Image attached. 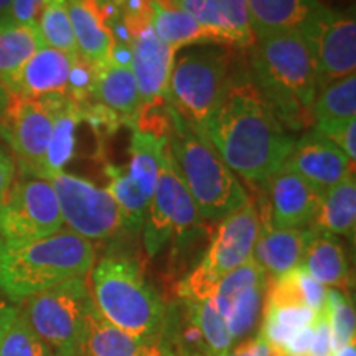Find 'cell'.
Instances as JSON below:
<instances>
[{
	"instance_id": "31",
	"label": "cell",
	"mask_w": 356,
	"mask_h": 356,
	"mask_svg": "<svg viewBox=\"0 0 356 356\" xmlns=\"http://www.w3.org/2000/svg\"><path fill=\"white\" fill-rule=\"evenodd\" d=\"M312 118L315 124H337L356 119V74L337 79L318 91Z\"/></svg>"
},
{
	"instance_id": "13",
	"label": "cell",
	"mask_w": 356,
	"mask_h": 356,
	"mask_svg": "<svg viewBox=\"0 0 356 356\" xmlns=\"http://www.w3.org/2000/svg\"><path fill=\"white\" fill-rule=\"evenodd\" d=\"M299 32L317 60L320 89L355 74L356 20L353 12H335L322 3Z\"/></svg>"
},
{
	"instance_id": "35",
	"label": "cell",
	"mask_w": 356,
	"mask_h": 356,
	"mask_svg": "<svg viewBox=\"0 0 356 356\" xmlns=\"http://www.w3.org/2000/svg\"><path fill=\"white\" fill-rule=\"evenodd\" d=\"M327 317L328 327H330L332 337V353H337L346 345L353 343L356 333V317L355 309L348 296L337 289L327 291V300L323 309Z\"/></svg>"
},
{
	"instance_id": "45",
	"label": "cell",
	"mask_w": 356,
	"mask_h": 356,
	"mask_svg": "<svg viewBox=\"0 0 356 356\" xmlns=\"http://www.w3.org/2000/svg\"><path fill=\"white\" fill-rule=\"evenodd\" d=\"M12 2L13 0H0V20L6 19L8 10H10Z\"/></svg>"
},
{
	"instance_id": "48",
	"label": "cell",
	"mask_w": 356,
	"mask_h": 356,
	"mask_svg": "<svg viewBox=\"0 0 356 356\" xmlns=\"http://www.w3.org/2000/svg\"><path fill=\"white\" fill-rule=\"evenodd\" d=\"M113 2L115 3V6H118L119 8H121L122 6H124V3H126L127 2V0H113Z\"/></svg>"
},
{
	"instance_id": "5",
	"label": "cell",
	"mask_w": 356,
	"mask_h": 356,
	"mask_svg": "<svg viewBox=\"0 0 356 356\" xmlns=\"http://www.w3.org/2000/svg\"><path fill=\"white\" fill-rule=\"evenodd\" d=\"M91 299L108 322L137 338H150L165 322L162 299L147 284L139 266L109 256L92 266Z\"/></svg>"
},
{
	"instance_id": "49",
	"label": "cell",
	"mask_w": 356,
	"mask_h": 356,
	"mask_svg": "<svg viewBox=\"0 0 356 356\" xmlns=\"http://www.w3.org/2000/svg\"><path fill=\"white\" fill-rule=\"evenodd\" d=\"M8 92H7V89L2 86V84H0V96H7Z\"/></svg>"
},
{
	"instance_id": "29",
	"label": "cell",
	"mask_w": 356,
	"mask_h": 356,
	"mask_svg": "<svg viewBox=\"0 0 356 356\" xmlns=\"http://www.w3.org/2000/svg\"><path fill=\"white\" fill-rule=\"evenodd\" d=\"M43 47L37 25L0 22V84L7 88L26 61Z\"/></svg>"
},
{
	"instance_id": "39",
	"label": "cell",
	"mask_w": 356,
	"mask_h": 356,
	"mask_svg": "<svg viewBox=\"0 0 356 356\" xmlns=\"http://www.w3.org/2000/svg\"><path fill=\"white\" fill-rule=\"evenodd\" d=\"M332 337L325 314L318 315L314 323V340L307 356H332Z\"/></svg>"
},
{
	"instance_id": "43",
	"label": "cell",
	"mask_w": 356,
	"mask_h": 356,
	"mask_svg": "<svg viewBox=\"0 0 356 356\" xmlns=\"http://www.w3.org/2000/svg\"><path fill=\"white\" fill-rule=\"evenodd\" d=\"M19 307H12V305H7L6 302L0 299V328L6 325L8 320H10L13 315H15V312Z\"/></svg>"
},
{
	"instance_id": "4",
	"label": "cell",
	"mask_w": 356,
	"mask_h": 356,
	"mask_svg": "<svg viewBox=\"0 0 356 356\" xmlns=\"http://www.w3.org/2000/svg\"><path fill=\"white\" fill-rule=\"evenodd\" d=\"M95 259L91 241L61 228L38 241L6 248L0 256V291L22 302L71 279L86 277Z\"/></svg>"
},
{
	"instance_id": "14",
	"label": "cell",
	"mask_w": 356,
	"mask_h": 356,
	"mask_svg": "<svg viewBox=\"0 0 356 356\" xmlns=\"http://www.w3.org/2000/svg\"><path fill=\"white\" fill-rule=\"evenodd\" d=\"M266 289L267 275L254 259L220 279L211 299L226 318L233 341L248 337L256 328Z\"/></svg>"
},
{
	"instance_id": "6",
	"label": "cell",
	"mask_w": 356,
	"mask_h": 356,
	"mask_svg": "<svg viewBox=\"0 0 356 356\" xmlns=\"http://www.w3.org/2000/svg\"><path fill=\"white\" fill-rule=\"evenodd\" d=\"M229 65L228 50L208 43L175 51L167 104L203 131L228 86Z\"/></svg>"
},
{
	"instance_id": "42",
	"label": "cell",
	"mask_w": 356,
	"mask_h": 356,
	"mask_svg": "<svg viewBox=\"0 0 356 356\" xmlns=\"http://www.w3.org/2000/svg\"><path fill=\"white\" fill-rule=\"evenodd\" d=\"M139 356H175L173 351H170V348L165 345L163 346L162 343H154L152 340L147 341L145 348L142 350V353Z\"/></svg>"
},
{
	"instance_id": "50",
	"label": "cell",
	"mask_w": 356,
	"mask_h": 356,
	"mask_svg": "<svg viewBox=\"0 0 356 356\" xmlns=\"http://www.w3.org/2000/svg\"><path fill=\"white\" fill-rule=\"evenodd\" d=\"M318 2H322V0H318Z\"/></svg>"
},
{
	"instance_id": "8",
	"label": "cell",
	"mask_w": 356,
	"mask_h": 356,
	"mask_svg": "<svg viewBox=\"0 0 356 356\" xmlns=\"http://www.w3.org/2000/svg\"><path fill=\"white\" fill-rule=\"evenodd\" d=\"M202 226L197 204L177 170L170 149L163 154L157 185L144 221V246L149 256H157L168 243L191 238Z\"/></svg>"
},
{
	"instance_id": "33",
	"label": "cell",
	"mask_w": 356,
	"mask_h": 356,
	"mask_svg": "<svg viewBox=\"0 0 356 356\" xmlns=\"http://www.w3.org/2000/svg\"><path fill=\"white\" fill-rule=\"evenodd\" d=\"M50 350L40 338L26 318L20 307L15 315L0 328V356H51Z\"/></svg>"
},
{
	"instance_id": "36",
	"label": "cell",
	"mask_w": 356,
	"mask_h": 356,
	"mask_svg": "<svg viewBox=\"0 0 356 356\" xmlns=\"http://www.w3.org/2000/svg\"><path fill=\"white\" fill-rule=\"evenodd\" d=\"M264 315L274 318L287 332L296 333L300 328L314 325L318 315L309 307H269L264 305Z\"/></svg>"
},
{
	"instance_id": "2",
	"label": "cell",
	"mask_w": 356,
	"mask_h": 356,
	"mask_svg": "<svg viewBox=\"0 0 356 356\" xmlns=\"http://www.w3.org/2000/svg\"><path fill=\"white\" fill-rule=\"evenodd\" d=\"M251 65L254 84L291 131L314 121L312 108L320 91V73L310 44L299 30L256 38Z\"/></svg>"
},
{
	"instance_id": "34",
	"label": "cell",
	"mask_w": 356,
	"mask_h": 356,
	"mask_svg": "<svg viewBox=\"0 0 356 356\" xmlns=\"http://www.w3.org/2000/svg\"><path fill=\"white\" fill-rule=\"evenodd\" d=\"M37 26L44 47H50L68 56H78L76 40L66 10V2L50 3L40 15Z\"/></svg>"
},
{
	"instance_id": "19",
	"label": "cell",
	"mask_w": 356,
	"mask_h": 356,
	"mask_svg": "<svg viewBox=\"0 0 356 356\" xmlns=\"http://www.w3.org/2000/svg\"><path fill=\"white\" fill-rule=\"evenodd\" d=\"M76 56L43 47L30 58L6 88L10 96L44 97L66 96L73 61Z\"/></svg>"
},
{
	"instance_id": "25",
	"label": "cell",
	"mask_w": 356,
	"mask_h": 356,
	"mask_svg": "<svg viewBox=\"0 0 356 356\" xmlns=\"http://www.w3.org/2000/svg\"><path fill=\"white\" fill-rule=\"evenodd\" d=\"M150 338H137L108 322L96 305L88 312L83 356H139Z\"/></svg>"
},
{
	"instance_id": "27",
	"label": "cell",
	"mask_w": 356,
	"mask_h": 356,
	"mask_svg": "<svg viewBox=\"0 0 356 356\" xmlns=\"http://www.w3.org/2000/svg\"><path fill=\"white\" fill-rule=\"evenodd\" d=\"M168 145L167 136H159L154 132L134 129L131 147V162L126 168L127 175L137 185L144 197L152 202L160 163Z\"/></svg>"
},
{
	"instance_id": "12",
	"label": "cell",
	"mask_w": 356,
	"mask_h": 356,
	"mask_svg": "<svg viewBox=\"0 0 356 356\" xmlns=\"http://www.w3.org/2000/svg\"><path fill=\"white\" fill-rule=\"evenodd\" d=\"M131 35V70L140 96V111L165 104L175 50L155 35L149 8L136 13L121 12Z\"/></svg>"
},
{
	"instance_id": "10",
	"label": "cell",
	"mask_w": 356,
	"mask_h": 356,
	"mask_svg": "<svg viewBox=\"0 0 356 356\" xmlns=\"http://www.w3.org/2000/svg\"><path fill=\"white\" fill-rule=\"evenodd\" d=\"M63 228L55 190L47 178L13 181L0 203V233L7 248L38 241Z\"/></svg>"
},
{
	"instance_id": "18",
	"label": "cell",
	"mask_w": 356,
	"mask_h": 356,
	"mask_svg": "<svg viewBox=\"0 0 356 356\" xmlns=\"http://www.w3.org/2000/svg\"><path fill=\"white\" fill-rule=\"evenodd\" d=\"M190 13L211 43L248 48L256 43L246 0H172Z\"/></svg>"
},
{
	"instance_id": "28",
	"label": "cell",
	"mask_w": 356,
	"mask_h": 356,
	"mask_svg": "<svg viewBox=\"0 0 356 356\" xmlns=\"http://www.w3.org/2000/svg\"><path fill=\"white\" fill-rule=\"evenodd\" d=\"M84 121L83 106L65 96L53 122L51 139L44 157V178L50 180L56 173L65 172L76 147V131L79 122Z\"/></svg>"
},
{
	"instance_id": "17",
	"label": "cell",
	"mask_w": 356,
	"mask_h": 356,
	"mask_svg": "<svg viewBox=\"0 0 356 356\" xmlns=\"http://www.w3.org/2000/svg\"><path fill=\"white\" fill-rule=\"evenodd\" d=\"M355 162L346 157L340 147L312 129L293 147L282 168L296 173L325 193L355 173Z\"/></svg>"
},
{
	"instance_id": "9",
	"label": "cell",
	"mask_w": 356,
	"mask_h": 356,
	"mask_svg": "<svg viewBox=\"0 0 356 356\" xmlns=\"http://www.w3.org/2000/svg\"><path fill=\"white\" fill-rule=\"evenodd\" d=\"M65 96H10L0 121V137L10 147L22 175L44 178V157L53 122Z\"/></svg>"
},
{
	"instance_id": "51",
	"label": "cell",
	"mask_w": 356,
	"mask_h": 356,
	"mask_svg": "<svg viewBox=\"0 0 356 356\" xmlns=\"http://www.w3.org/2000/svg\"><path fill=\"white\" fill-rule=\"evenodd\" d=\"M51 356H55V355H51Z\"/></svg>"
},
{
	"instance_id": "24",
	"label": "cell",
	"mask_w": 356,
	"mask_h": 356,
	"mask_svg": "<svg viewBox=\"0 0 356 356\" xmlns=\"http://www.w3.org/2000/svg\"><path fill=\"white\" fill-rule=\"evenodd\" d=\"M150 25L157 37L178 51L193 44L211 43L198 22L172 0H149Z\"/></svg>"
},
{
	"instance_id": "26",
	"label": "cell",
	"mask_w": 356,
	"mask_h": 356,
	"mask_svg": "<svg viewBox=\"0 0 356 356\" xmlns=\"http://www.w3.org/2000/svg\"><path fill=\"white\" fill-rule=\"evenodd\" d=\"M315 228L333 236L355 238L356 229V180L351 173L340 184L332 186L323 193L320 203Z\"/></svg>"
},
{
	"instance_id": "21",
	"label": "cell",
	"mask_w": 356,
	"mask_h": 356,
	"mask_svg": "<svg viewBox=\"0 0 356 356\" xmlns=\"http://www.w3.org/2000/svg\"><path fill=\"white\" fill-rule=\"evenodd\" d=\"M309 241L300 266L322 286L346 292L351 286V277L343 244L337 236L315 226H309Z\"/></svg>"
},
{
	"instance_id": "44",
	"label": "cell",
	"mask_w": 356,
	"mask_h": 356,
	"mask_svg": "<svg viewBox=\"0 0 356 356\" xmlns=\"http://www.w3.org/2000/svg\"><path fill=\"white\" fill-rule=\"evenodd\" d=\"M332 356H356V343L346 345L345 348H341L340 351H337V353H333Z\"/></svg>"
},
{
	"instance_id": "7",
	"label": "cell",
	"mask_w": 356,
	"mask_h": 356,
	"mask_svg": "<svg viewBox=\"0 0 356 356\" xmlns=\"http://www.w3.org/2000/svg\"><path fill=\"white\" fill-rule=\"evenodd\" d=\"M20 310L55 356H83L84 328L92 302L86 277L48 289L22 300Z\"/></svg>"
},
{
	"instance_id": "38",
	"label": "cell",
	"mask_w": 356,
	"mask_h": 356,
	"mask_svg": "<svg viewBox=\"0 0 356 356\" xmlns=\"http://www.w3.org/2000/svg\"><path fill=\"white\" fill-rule=\"evenodd\" d=\"M55 2H66V0H13L6 19L0 22L19 25H37L42 12L50 3Z\"/></svg>"
},
{
	"instance_id": "23",
	"label": "cell",
	"mask_w": 356,
	"mask_h": 356,
	"mask_svg": "<svg viewBox=\"0 0 356 356\" xmlns=\"http://www.w3.org/2000/svg\"><path fill=\"white\" fill-rule=\"evenodd\" d=\"M256 38L277 32L300 30L312 13L322 6L318 0H246Z\"/></svg>"
},
{
	"instance_id": "3",
	"label": "cell",
	"mask_w": 356,
	"mask_h": 356,
	"mask_svg": "<svg viewBox=\"0 0 356 356\" xmlns=\"http://www.w3.org/2000/svg\"><path fill=\"white\" fill-rule=\"evenodd\" d=\"M167 115L168 149L202 220L221 221L248 203L249 195L241 181L226 167L202 129L191 126L168 104Z\"/></svg>"
},
{
	"instance_id": "32",
	"label": "cell",
	"mask_w": 356,
	"mask_h": 356,
	"mask_svg": "<svg viewBox=\"0 0 356 356\" xmlns=\"http://www.w3.org/2000/svg\"><path fill=\"white\" fill-rule=\"evenodd\" d=\"M185 307L188 315L197 325L200 335H202L204 355L207 356H226L233 346L226 318L216 309L213 299L202 302L185 300Z\"/></svg>"
},
{
	"instance_id": "47",
	"label": "cell",
	"mask_w": 356,
	"mask_h": 356,
	"mask_svg": "<svg viewBox=\"0 0 356 356\" xmlns=\"http://www.w3.org/2000/svg\"><path fill=\"white\" fill-rule=\"evenodd\" d=\"M6 241H3V238H2V233H0V256L3 254V251H6Z\"/></svg>"
},
{
	"instance_id": "16",
	"label": "cell",
	"mask_w": 356,
	"mask_h": 356,
	"mask_svg": "<svg viewBox=\"0 0 356 356\" xmlns=\"http://www.w3.org/2000/svg\"><path fill=\"white\" fill-rule=\"evenodd\" d=\"M259 231V211L249 198L248 203L222 218L207 254L198 266L215 279H221L252 259Z\"/></svg>"
},
{
	"instance_id": "30",
	"label": "cell",
	"mask_w": 356,
	"mask_h": 356,
	"mask_svg": "<svg viewBox=\"0 0 356 356\" xmlns=\"http://www.w3.org/2000/svg\"><path fill=\"white\" fill-rule=\"evenodd\" d=\"M104 173L109 180V185L106 188L109 190L114 202L118 203L122 226L131 231H140L147 218V211H149L150 200H147L144 193L137 188L124 167L106 163Z\"/></svg>"
},
{
	"instance_id": "41",
	"label": "cell",
	"mask_w": 356,
	"mask_h": 356,
	"mask_svg": "<svg viewBox=\"0 0 356 356\" xmlns=\"http://www.w3.org/2000/svg\"><path fill=\"white\" fill-rule=\"evenodd\" d=\"M15 160L0 147V203L6 200L8 190L15 181Z\"/></svg>"
},
{
	"instance_id": "15",
	"label": "cell",
	"mask_w": 356,
	"mask_h": 356,
	"mask_svg": "<svg viewBox=\"0 0 356 356\" xmlns=\"http://www.w3.org/2000/svg\"><path fill=\"white\" fill-rule=\"evenodd\" d=\"M266 202L259 220L274 229H305L317 218L323 193L296 173L280 168L264 181Z\"/></svg>"
},
{
	"instance_id": "20",
	"label": "cell",
	"mask_w": 356,
	"mask_h": 356,
	"mask_svg": "<svg viewBox=\"0 0 356 356\" xmlns=\"http://www.w3.org/2000/svg\"><path fill=\"white\" fill-rule=\"evenodd\" d=\"M91 97L102 108L109 109L121 124L136 129L140 113V96L131 66L109 60L96 68Z\"/></svg>"
},
{
	"instance_id": "22",
	"label": "cell",
	"mask_w": 356,
	"mask_h": 356,
	"mask_svg": "<svg viewBox=\"0 0 356 356\" xmlns=\"http://www.w3.org/2000/svg\"><path fill=\"white\" fill-rule=\"evenodd\" d=\"M310 229H274L262 225L252 251V259L273 279L300 266Z\"/></svg>"
},
{
	"instance_id": "37",
	"label": "cell",
	"mask_w": 356,
	"mask_h": 356,
	"mask_svg": "<svg viewBox=\"0 0 356 356\" xmlns=\"http://www.w3.org/2000/svg\"><path fill=\"white\" fill-rule=\"evenodd\" d=\"M314 131L340 147L351 162L356 159V119L337 124H314Z\"/></svg>"
},
{
	"instance_id": "46",
	"label": "cell",
	"mask_w": 356,
	"mask_h": 356,
	"mask_svg": "<svg viewBox=\"0 0 356 356\" xmlns=\"http://www.w3.org/2000/svg\"><path fill=\"white\" fill-rule=\"evenodd\" d=\"M8 99H10V95H7V96H0V121H2L3 113H6V109H7Z\"/></svg>"
},
{
	"instance_id": "11",
	"label": "cell",
	"mask_w": 356,
	"mask_h": 356,
	"mask_svg": "<svg viewBox=\"0 0 356 356\" xmlns=\"http://www.w3.org/2000/svg\"><path fill=\"white\" fill-rule=\"evenodd\" d=\"M63 225L88 241L113 238L122 226L118 203L108 188L86 178L60 172L50 178Z\"/></svg>"
},
{
	"instance_id": "1",
	"label": "cell",
	"mask_w": 356,
	"mask_h": 356,
	"mask_svg": "<svg viewBox=\"0 0 356 356\" xmlns=\"http://www.w3.org/2000/svg\"><path fill=\"white\" fill-rule=\"evenodd\" d=\"M203 134L226 167L251 185L277 173L296 142L251 78L229 79Z\"/></svg>"
},
{
	"instance_id": "40",
	"label": "cell",
	"mask_w": 356,
	"mask_h": 356,
	"mask_svg": "<svg viewBox=\"0 0 356 356\" xmlns=\"http://www.w3.org/2000/svg\"><path fill=\"white\" fill-rule=\"evenodd\" d=\"M226 356H280V353L279 350H275L274 346L267 345L266 341L257 335L254 338H251V340L238 345Z\"/></svg>"
}]
</instances>
